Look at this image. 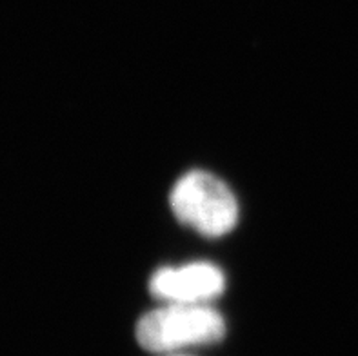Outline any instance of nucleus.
Segmentation results:
<instances>
[{
  "label": "nucleus",
  "instance_id": "obj_1",
  "mask_svg": "<svg viewBox=\"0 0 358 356\" xmlns=\"http://www.w3.org/2000/svg\"><path fill=\"white\" fill-rule=\"evenodd\" d=\"M226 322L208 304H166L136 324V340L155 353H171L191 346H208L224 339Z\"/></svg>",
  "mask_w": 358,
  "mask_h": 356
},
{
  "label": "nucleus",
  "instance_id": "obj_2",
  "mask_svg": "<svg viewBox=\"0 0 358 356\" xmlns=\"http://www.w3.org/2000/svg\"><path fill=\"white\" fill-rule=\"evenodd\" d=\"M169 204L175 217L206 236H222L238 220V202L215 175L191 171L173 185Z\"/></svg>",
  "mask_w": 358,
  "mask_h": 356
},
{
  "label": "nucleus",
  "instance_id": "obj_3",
  "mask_svg": "<svg viewBox=\"0 0 358 356\" xmlns=\"http://www.w3.org/2000/svg\"><path fill=\"white\" fill-rule=\"evenodd\" d=\"M226 276L217 266L195 262L182 267H162L151 276V294L166 304H208L220 297Z\"/></svg>",
  "mask_w": 358,
  "mask_h": 356
}]
</instances>
